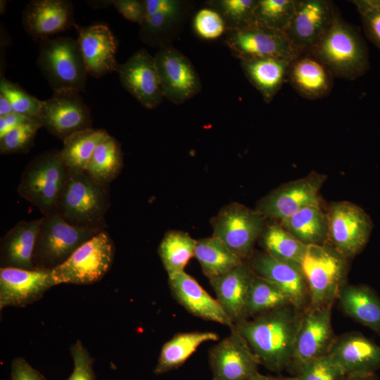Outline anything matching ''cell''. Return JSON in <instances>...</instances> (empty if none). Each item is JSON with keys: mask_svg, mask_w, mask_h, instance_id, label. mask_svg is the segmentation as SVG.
<instances>
[{"mask_svg": "<svg viewBox=\"0 0 380 380\" xmlns=\"http://www.w3.org/2000/svg\"><path fill=\"white\" fill-rule=\"evenodd\" d=\"M225 44L240 61L272 56L294 58L300 55L285 32L256 22L241 29L227 30Z\"/></svg>", "mask_w": 380, "mask_h": 380, "instance_id": "7c38bea8", "label": "cell"}, {"mask_svg": "<svg viewBox=\"0 0 380 380\" xmlns=\"http://www.w3.org/2000/svg\"><path fill=\"white\" fill-rule=\"evenodd\" d=\"M163 95L174 104H181L201 90L198 74L189 58L169 45H162L154 56Z\"/></svg>", "mask_w": 380, "mask_h": 380, "instance_id": "4fadbf2b", "label": "cell"}, {"mask_svg": "<svg viewBox=\"0 0 380 380\" xmlns=\"http://www.w3.org/2000/svg\"><path fill=\"white\" fill-rule=\"evenodd\" d=\"M331 307L310 308L302 315L291 363L298 370L329 353L336 339L331 324Z\"/></svg>", "mask_w": 380, "mask_h": 380, "instance_id": "9a60e30c", "label": "cell"}, {"mask_svg": "<svg viewBox=\"0 0 380 380\" xmlns=\"http://www.w3.org/2000/svg\"><path fill=\"white\" fill-rule=\"evenodd\" d=\"M172 294L193 315L231 329L234 324L216 298H213L198 281L184 271L168 277Z\"/></svg>", "mask_w": 380, "mask_h": 380, "instance_id": "cb8c5ba5", "label": "cell"}, {"mask_svg": "<svg viewBox=\"0 0 380 380\" xmlns=\"http://www.w3.org/2000/svg\"><path fill=\"white\" fill-rule=\"evenodd\" d=\"M11 380H46L22 357H15L11 365Z\"/></svg>", "mask_w": 380, "mask_h": 380, "instance_id": "c3c4849f", "label": "cell"}, {"mask_svg": "<svg viewBox=\"0 0 380 380\" xmlns=\"http://www.w3.org/2000/svg\"><path fill=\"white\" fill-rule=\"evenodd\" d=\"M122 164L120 145L108 134L95 148L84 172L99 183L108 185L119 175Z\"/></svg>", "mask_w": 380, "mask_h": 380, "instance_id": "836d02e7", "label": "cell"}, {"mask_svg": "<svg viewBox=\"0 0 380 380\" xmlns=\"http://www.w3.org/2000/svg\"><path fill=\"white\" fill-rule=\"evenodd\" d=\"M100 232L72 225L58 214L44 216L32 256L35 269L53 270Z\"/></svg>", "mask_w": 380, "mask_h": 380, "instance_id": "ba28073f", "label": "cell"}, {"mask_svg": "<svg viewBox=\"0 0 380 380\" xmlns=\"http://www.w3.org/2000/svg\"><path fill=\"white\" fill-rule=\"evenodd\" d=\"M209 352L213 380H248L258 372L260 361L234 329Z\"/></svg>", "mask_w": 380, "mask_h": 380, "instance_id": "2e32d148", "label": "cell"}, {"mask_svg": "<svg viewBox=\"0 0 380 380\" xmlns=\"http://www.w3.org/2000/svg\"><path fill=\"white\" fill-rule=\"evenodd\" d=\"M346 376H369L380 367V346L360 333L336 338L329 352Z\"/></svg>", "mask_w": 380, "mask_h": 380, "instance_id": "603a6c76", "label": "cell"}, {"mask_svg": "<svg viewBox=\"0 0 380 380\" xmlns=\"http://www.w3.org/2000/svg\"><path fill=\"white\" fill-rule=\"evenodd\" d=\"M108 134L105 129L92 127L68 137L60 150L63 163L71 171L84 172L95 148Z\"/></svg>", "mask_w": 380, "mask_h": 380, "instance_id": "d6a6232c", "label": "cell"}, {"mask_svg": "<svg viewBox=\"0 0 380 380\" xmlns=\"http://www.w3.org/2000/svg\"><path fill=\"white\" fill-rule=\"evenodd\" d=\"M55 286L51 270L1 267L0 310L8 306L24 308Z\"/></svg>", "mask_w": 380, "mask_h": 380, "instance_id": "d6986e66", "label": "cell"}, {"mask_svg": "<svg viewBox=\"0 0 380 380\" xmlns=\"http://www.w3.org/2000/svg\"><path fill=\"white\" fill-rule=\"evenodd\" d=\"M261 243L272 257L300 265L308 246L278 224L269 225L263 230Z\"/></svg>", "mask_w": 380, "mask_h": 380, "instance_id": "d590c367", "label": "cell"}, {"mask_svg": "<svg viewBox=\"0 0 380 380\" xmlns=\"http://www.w3.org/2000/svg\"><path fill=\"white\" fill-rule=\"evenodd\" d=\"M115 246L107 232L102 230L79 247L64 262L51 270L56 285L92 284L110 270Z\"/></svg>", "mask_w": 380, "mask_h": 380, "instance_id": "52a82bcc", "label": "cell"}, {"mask_svg": "<svg viewBox=\"0 0 380 380\" xmlns=\"http://www.w3.org/2000/svg\"><path fill=\"white\" fill-rule=\"evenodd\" d=\"M42 127L63 141L72 134L92 128L90 110L75 90L54 91L42 101L37 118Z\"/></svg>", "mask_w": 380, "mask_h": 380, "instance_id": "8fae6325", "label": "cell"}, {"mask_svg": "<svg viewBox=\"0 0 380 380\" xmlns=\"http://www.w3.org/2000/svg\"><path fill=\"white\" fill-rule=\"evenodd\" d=\"M0 93L8 99L13 113L37 119L42 101L30 94L20 86L6 80L2 75L0 80Z\"/></svg>", "mask_w": 380, "mask_h": 380, "instance_id": "ab89813d", "label": "cell"}, {"mask_svg": "<svg viewBox=\"0 0 380 380\" xmlns=\"http://www.w3.org/2000/svg\"><path fill=\"white\" fill-rule=\"evenodd\" d=\"M37 118H29L26 115L11 113L6 116L0 117V138L11 129Z\"/></svg>", "mask_w": 380, "mask_h": 380, "instance_id": "f907efd6", "label": "cell"}, {"mask_svg": "<svg viewBox=\"0 0 380 380\" xmlns=\"http://www.w3.org/2000/svg\"><path fill=\"white\" fill-rule=\"evenodd\" d=\"M338 299L343 311L380 335V298L365 285H344Z\"/></svg>", "mask_w": 380, "mask_h": 380, "instance_id": "f1b7e54d", "label": "cell"}, {"mask_svg": "<svg viewBox=\"0 0 380 380\" xmlns=\"http://www.w3.org/2000/svg\"><path fill=\"white\" fill-rule=\"evenodd\" d=\"M325 179L315 174L285 184L260 201L257 211L281 222L305 207L319 205V191Z\"/></svg>", "mask_w": 380, "mask_h": 380, "instance_id": "e0dca14e", "label": "cell"}, {"mask_svg": "<svg viewBox=\"0 0 380 380\" xmlns=\"http://www.w3.org/2000/svg\"><path fill=\"white\" fill-rule=\"evenodd\" d=\"M183 11L161 12L145 19L141 25L140 37L148 44L159 43L160 38L175 25Z\"/></svg>", "mask_w": 380, "mask_h": 380, "instance_id": "7bdbcfd3", "label": "cell"}, {"mask_svg": "<svg viewBox=\"0 0 380 380\" xmlns=\"http://www.w3.org/2000/svg\"><path fill=\"white\" fill-rule=\"evenodd\" d=\"M146 7L145 19L161 12L184 11V1L179 0H144Z\"/></svg>", "mask_w": 380, "mask_h": 380, "instance_id": "681fc988", "label": "cell"}, {"mask_svg": "<svg viewBox=\"0 0 380 380\" xmlns=\"http://www.w3.org/2000/svg\"><path fill=\"white\" fill-rule=\"evenodd\" d=\"M343 370L330 355L313 360L300 367L293 380H341Z\"/></svg>", "mask_w": 380, "mask_h": 380, "instance_id": "b9f144b4", "label": "cell"}, {"mask_svg": "<svg viewBox=\"0 0 380 380\" xmlns=\"http://www.w3.org/2000/svg\"><path fill=\"white\" fill-rule=\"evenodd\" d=\"M258 0H213L207 5L216 10L225 22L227 30L243 28L255 22Z\"/></svg>", "mask_w": 380, "mask_h": 380, "instance_id": "f35d334b", "label": "cell"}, {"mask_svg": "<svg viewBox=\"0 0 380 380\" xmlns=\"http://www.w3.org/2000/svg\"><path fill=\"white\" fill-rule=\"evenodd\" d=\"M194 257L209 279L227 272L245 261L214 236L196 241Z\"/></svg>", "mask_w": 380, "mask_h": 380, "instance_id": "1f68e13d", "label": "cell"}, {"mask_svg": "<svg viewBox=\"0 0 380 380\" xmlns=\"http://www.w3.org/2000/svg\"><path fill=\"white\" fill-rule=\"evenodd\" d=\"M327 215L331 246L346 258L359 253L372 230L369 216L360 207L348 201L332 203Z\"/></svg>", "mask_w": 380, "mask_h": 380, "instance_id": "30bf717a", "label": "cell"}, {"mask_svg": "<svg viewBox=\"0 0 380 380\" xmlns=\"http://www.w3.org/2000/svg\"><path fill=\"white\" fill-rule=\"evenodd\" d=\"M22 22L26 32L40 41L75 27L74 7L67 0H33L23 10Z\"/></svg>", "mask_w": 380, "mask_h": 380, "instance_id": "44dd1931", "label": "cell"}, {"mask_svg": "<svg viewBox=\"0 0 380 380\" xmlns=\"http://www.w3.org/2000/svg\"><path fill=\"white\" fill-rule=\"evenodd\" d=\"M337 11L331 1L296 0L285 34L300 54L311 51L331 25Z\"/></svg>", "mask_w": 380, "mask_h": 380, "instance_id": "5bb4252c", "label": "cell"}, {"mask_svg": "<svg viewBox=\"0 0 380 380\" xmlns=\"http://www.w3.org/2000/svg\"><path fill=\"white\" fill-rule=\"evenodd\" d=\"M255 276L251 265H240L209 279L216 299L234 324L244 319L243 312Z\"/></svg>", "mask_w": 380, "mask_h": 380, "instance_id": "d4e9b609", "label": "cell"}, {"mask_svg": "<svg viewBox=\"0 0 380 380\" xmlns=\"http://www.w3.org/2000/svg\"><path fill=\"white\" fill-rule=\"evenodd\" d=\"M294 58L272 56L241 60L240 63L246 78L269 103L287 80Z\"/></svg>", "mask_w": 380, "mask_h": 380, "instance_id": "83f0119b", "label": "cell"}, {"mask_svg": "<svg viewBox=\"0 0 380 380\" xmlns=\"http://www.w3.org/2000/svg\"><path fill=\"white\" fill-rule=\"evenodd\" d=\"M122 87L144 108H157L164 97L154 56L145 49L134 52L118 70Z\"/></svg>", "mask_w": 380, "mask_h": 380, "instance_id": "ac0fdd59", "label": "cell"}, {"mask_svg": "<svg viewBox=\"0 0 380 380\" xmlns=\"http://www.w3.org/2000/svg\"><path fill=\"white\" fill-rule=\"evenodd\" d=\"M37 65L54 91H85L87 71L77 42L70 37L41 40Z\"/></svg>", "mask_w": 380, "mask_h": 380, "instance_id": "8992f818", "label": "cell"}, {"mask_svg": "<svg viewBox=\"0 0 380 380\" xmlns=\"http://www.w3.org/2000/svg\"><path fill=\"white\" fill-rule=\"evenodd\" d=\"M300 267L308 286L310 308L332 306L345 285L346 258L332 246L309 244Z\"/></svg>", "mask_w": 380, "mask_h": 380, "instance_id": "5b68a950", "label": "cell"}, {"mask_svg": "<svg viewBox=\"0 0 380 380\" xmlns=\"http://www.w3.org/2000/svg\"><path fill=\"white\" fill-rule=\"evenodd\" d=\"M196 241L181 231H170L164 236L158 254L168 277L184 271L190 259L194 256Z\"/></svg>", "mask_w": 380, "mask_h": 380, "instance_id": "e575fe53", "label": "cell"}, {"mask_svg": "<svg viewBox=\"0 0 380 380\" xmlns=\"http://www.w3.org/2000/svg\"><path fill=\"white\" fill-rule=\"evenodd\" d=\"M112 5L127 20L139 24L144 23L146 16L144 1L113 0Z\"/></svg>", "mask_w": 380, "mask_h": 380, "instance_id": "7dc6e473", "label": "cell"}, {"mask_svg": "<svg viewBox=\"0 0 380 380\" xmlns=\"http://www.w3.org/2000/svg\"><path fill=\"white\" fill-rule=\"evenodd\" d=\"M334 77L322 62L310 53H305L291 61L287 80L302 97L315 100L330 93Z\"/></svg>", "mask_w": 380, "mask_h": 380, "instance_id": "484cf974", "label": "cell"}, {"mask_svg": "<svg viewBox=\"0 0 380 380\" xmlns=\"http://www.w3.org/2000/svg\"><path fill=\"white\" fill-rule=\"evenodd\" d=\"M74 368L67 380H96L94 371V359L80 340L70 348Z\"/></svg>", "mask_w": 380, "mask_h": 380, "instance_id": "bcb514c9", "label": "cell"}, {"mask_svg": "<svg viewBox=\"0 0 380 380\" xmlns=\"http://www.w3.org/2000/svg\"><path fill=\"white\" fill-rule=\"evenodd\" d=\"M213 235L245 260L264 230V217L257 210L232 203L224 207L213 222Z\"/></svg>", "mask_w": 380, "mask_h": 380, "instance_id": "9c48e42d", "label": "cell"}, {"mask_svg": "<svg viewBox=\"0 0 380 380\" xmlns=\"http://www.w3.org/2000/svg\"><path fill=\"white\" fill-rule=\"evenodd\" d=\"M369 376L370 375L364 376H351V377H353L352 380H372L371 379L369 378Z\"/></svg>", "mask_w": 380, "mask_h": 380, "instance_id": "db71d44e", "label": "cell"}, {"mask_svg": "<svg viewBox=\"0 0 380 380\" xmlns=\"http://www.w3.org/2000/svg\"><path fill=\"white\" fill-rule=\"evenodd\" d=\"M289 305L234 324L260 365L279 372L290 366L302 315Z\"/></svg>", "mask_w": 380, "mask_h": 380, "instance_id": "6da1fadb", "label": "cell"}, {"mask_svg": "<svg viewBox=\"0 0 380 380\" xmlns=\"http://www.w3.org/2000/svg\"><path fill=\"white\" fill-rule=\"evenodd\" d=\"M75 28L88 75L99 78L118 72L117 41L110 27L94 23L88 26L76 24Z\"/></svg>", "mask_w": 380, "mask_h": 380, "instance_id": "ffe728a7", "label": "cell"}, {"mask_svg": "<svg viewBox=\"0 0 380 380\" xmlns=\"http://www.w3.org/2000/svg\"><path fill=\"white\" fill-rule=\"evenodd\" d=\"M309 53L322 62L334 76L346 80L362 76L369 67L363 39L338 11L330 27Z\"/></svg>", "mask_w": 380, "mask_h": 380, "instance_id": "7a4b0ae2", "label": "cell"}, {"mask_svg": "<svg viewBox=\"0 0 380 380\" xmlns=\"http://www.w3.org/2000/svg\"><path fill=\"white\" fill-rule=\"evenodd\" d=\"M109 206L108 185L99 183L85 172L70 170L56 214L72 225L102 231Z\"/></svg>", "mask_w": 380, "mask_h": 380, "instance_id": "3957f363", "label": "cell"}, {"mask_svg": "<svg viewBox=\"0 0 380 380\" xmlns=\"http://www.w3.org/2000/svg\"><path fill=\"white\" fill-rule=\"evenodd\" d=\"M296 4V0H258L255 22L285 32L294 15Z\"/></svg>", "mask_w": 380, "mask_h": 380, "instance_id": "74e56055", "label": "cell"}, {"mask_svg": "<svg viewBox=\"0 0 380 380\" xmlns=\"http://www.w3.org/2000/svg\"><path fill=\"white\" fill-rule=\"evenodd\" d=\"M69 172L61 158L60 150L46 151L26 165L21 175L18 193L38 208L44 216L56 214Z\"/></svg>", "mask_w": 380, "mask_h": 380, "instance_id": "277c9868", "label": "cell"}, {"mask_svg": "<svg viewBox=\"0 0 380 380\" xmlns=\"http://www.w3.org/2000/svg\"><path fill=\"white\" fill-rule=\"evenodd\" d=\"M219 338L213 331H193L179 333L167 341L162 347L154 374H163L180 367L196 350L199 346L207 341Z\"/></svg>", "mask_w": 380, "mask_h": 380, "instance_id": "f546056e", "label": "cell"}, {"mask_svg": "<svg viewBox=\"0 0 380 380\" xmlns=\"http://www.w3.org/2000/svg\"><path fill=\"white\" fill-rule=\"evenodd\" d=\"M13 112L10 101L3 94L0 93V117L6 116Z\"/></svg>", "mask_w": 380, "mask_h": 380, "instance_id": "816d5d0a", "label": "cell"}, {"mask_svg": "<svg viewBox=\"0 0 380 380\" xmlns=\"http://www.w3.org/2000/svg\"><path fill=\"white\" fill-rule=\"evenodd\" d=\"M280 222L306 245L323 244L328 239L327 215L322 210L320 204L305 207Z\"/></svg>", "mask_w": 380, "mask_h": 380, "instance_id": "4dcf8cb0", "label": "cell"}, {"mask_svg": "<svg viewBox=\"0 0 380 380\" xmlns=\"http://www.w3.org/2000/svg\"><path fill=\"white\" fill-rule=\"evenodd\" d=\"M357 8L365 34L380 50V0L350 1Z\"/></svg>", "mask_w": 380, "mask_h": 380, "instance_id": "ee69618b", "label": "cell"}, {"mask_svg": "<svg viewBox=\"0 0 380 380\" xmlns=\"http://www.w3.org/2000/svg\"><path fill=\"white\" fill-rule=\"evenodd\" d=\"M254 273L281 289L298 310L309 302L308 286L300 265L276 259L267 253H256L251 258Z\"/></svg>", "mask_w": 380, "mask_h": 380, "instance_id": "7402d4cb", "label": "cell"}, {"mask_svg": "<svg viewBox=\"0 0 380 380\" xmlns=\"http://www.w3.org/2000/svg\"><path fill=\"white\" fill-rule=\"evenodd\" d=\"M42 219L20 221L4 235L1 241V267L37 270L32 256Z\"/></svg>", "mask_w": 380, "mask_h": 380, "instance_id": "4316f807", "label": "cell"}, {"mask_svg": "<svg viewBox=\"0 0 380 380\" xmlns=\"http://www.w3.org/2000/svg\"><path fill=\"white\" fill-rule=\"evenodd\" d=\"M248 380H293V377H289V378L275 377V376H272L263 375L258 372Z\"/></svg>", "mask_w": 380, "mask_h": 380, "instance_id": "f5cc1de1", "label": "cell"}, {"mask_svg": "<svg viewBox=\"0 0 380 380\" xmlns=\"http://www.w3.org/2000/svg\"><path fill=\"white\" fill-rule=\"evenodd\" d=\"M193 27L195 32L205 39L219 38L227 31L221 15L209 6L197 11L193 20Z\"/></svg>", "mask_w": 380, "mask_h": 380, "instance_id": "f6af8a7d", "label": "cell"}, {"mask_svg": "<svg viewBox=\"0 0 380 380\" xmlns=\"http://www.w3.org/2000/svg\"><path fill=\"white\" fill-rule=\"evenodd\" d=\"M42 127L37 119L30 120L0 138V153L12 154L27 153L34 144L38 129Z\"/></svg>", "mask_w": 380, "mask_h": 380, "instance_id": "60d3db41", "label": "cell"}, {"mask_svg": "<svg viewBox=\"0 0 380 380\" xmlns=\"http://www.w3.org/2000/svg\"><path fill=\"white\" fill-rule=\"evenodd\" d=\"M291 305L289 297L275 284L255 274L243 312L244 319Z\"/></svg>", "mask_w": 380, "mask_h": 380, "instance_id": "8d00e7d4", "label": "cell"}]
</instances>
